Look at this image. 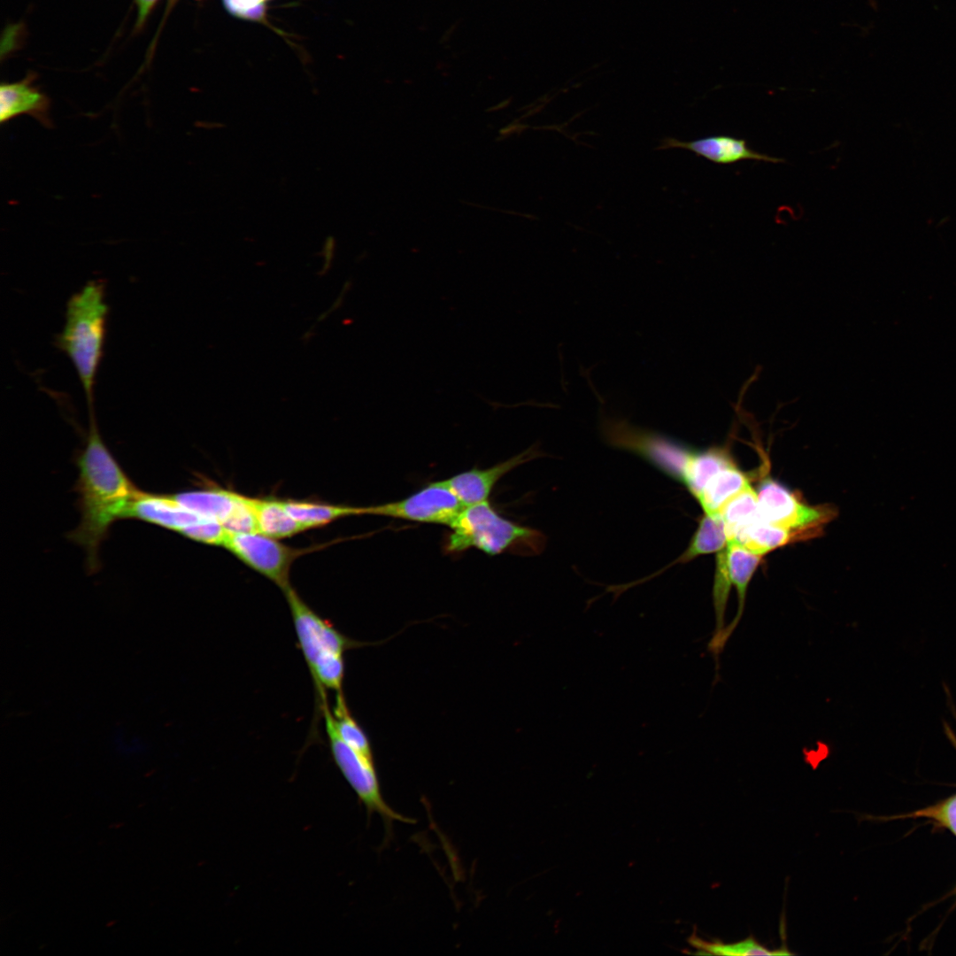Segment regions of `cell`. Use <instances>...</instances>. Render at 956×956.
<instances>
[{
  "label": "cell",
  "mask_w": 956,
  "mask_h": 956,
  "mask_svg": "<svg viewBox=\"0 0 956 956\" xmlns=\"http://www.w3.org/2000/svg\"><path fill=\"white\" fill-rule=\"evenodd\" d=\"M690 944L699 950V953L729 956L745 955H791L786 946L770 951L768 948L759 944L752 936L744 940L733 944H723L721 941H706L696 934L689 938Z\"/></svg>",
  "instance_id": "22"
},
{
  "label": "cell",
  "mask_w": 956,
  "mask_h": 956,
  "mask_svg": "<svg viewBox=\"0 0 956 956\" xmlns=\"http://www.w3.org/2000/svg\"><path fill=\"white\" fill-rule=\"evenodd\" d=\"M683 149L719 165H732L743 160L780 163L784 160L760 153L750 148L744 139L720 135L692 141L667 137L661 141L659 150Z\"/></svg>",
  "instance_id": "10"
},
{
  "label": "cell",
  "mask_w": 956,
  "mask_h": 956,
  "mask_svg": "<svg viewBox=\"0 0 956 956\" xmlns=\"http://www.w3.org/2000/svg\"><path fill=\"white\" fill-rule=\"evenodd\" d=\"M332 721L335 731L348 745L362 754L374 758L370 740L349 710L343 692H335Z\"/></svg>",
  "instance_id": "21"
},
{
  "label": "cell",
  "mask_w": 956,
  "mask_h": 956,
  "mask_svg": "<svg viewBox=\"0 0 956 956\" xmlns=\"http://www.w3.org/2000/svg\"><path fill=\"white\" fill-rule=\"evenodd\" d=\"M905 817H925L934 820L956 836V795L936 806L918 810Z\"/></svg>",
  "instance_id": "25"
},
{
  "label": "cell",
  "mask_w": 956,
  "mask_h": 956,
  "mask_svg": "<svg viewBox=\"0 0 956 956\" xmlns=\"http://www.w3.org/2000/svg\"><path fill=\"white\" fill-rule=\"evenodd\" d=\"M725 557L730 582L737 592L738 605L735 617L723 630V648L743 616L747 589L762 556L752 552L736 541H729L725 547Z\"/></svg>",
  "instance_id": "12"
},
{
  "label": "cell",
  "mask_w": 956,
  "mask_h": 956,
  "mask_svg": "<svg viewBox=\"0 0 956 956\" xmlns=\"http://www.w3.org/2000/svg\"><path fill=\"white\" fill-rule=\"evenodd\" d=\"M226 8L233 15L249 19H259L265 12L268 0H223Z\"/></svg>",
  "instance_id": "26"
},
{
  "label": "cell",
  "mask_w": 956,
  "mask_h": 956,
  "mask_svg": "<svg viewBox=\"0 0 956 956\" xmlns=\"http://www.w3.org/2000/svg\"><path fill=\"white\" fill-rule=\"evenodd\" d=\"M258 533L278 539L305 530L288 512L284 501L254 498Z\"/></svg>",
  "instance_id": "18"
},
{
  "label": "cell",
  "mask_w": 956,
  "mask_h": 956,
  "mask_svg": "<svg viewBox=\"0 0 956 956\" xmlns=\"http://www.w3.org/2000/svg\"><path fill=\"white\" fill-rule=\"evenodd\" d=\"M49 101L43 94L27 81L2 84L0 87V122H7L27 114L48 120Z\"/></svg>",
  "instance_id": "13"
},
{
  "label": "cell",
  "mask_w": 956,
  "mask_h": 956,
  "mask_svg": "<svg viewBox=\"0 0 956 956\" xmlns=\"http://www.w3.org/2000/svg\"><path fill=\"white\" fill-rule=\"evenodd\" d=\"M182 536L208 545L224 546L228 532L223 525L214 520L202 518L184 528Z\"/></svg>",
  "instance_id": "24"
},
{
  "label": "cell",
  "mask_w": 956,
  "mask_h": 956,
  "mask_svg": "<svg viewBox=\"0 0 956 956\" xmlns=\"http://www.w3.org/2000/svg\"><path fill=\"white\" fill-rule=\"evenodd\" d=\"M172 495L184 508L222 524L234 510L240 494L223 489H204Z\"/></svg>",
  "instance_id": "14"
},
{
  "label": "cell",
  "mask_w": 956,
  "mask_h": 956,
  "mask_svg": "<svg viewBox=\"0 0 956 956\" xmlns=\"http://www.w3.org/2000/svg\"><path fill=\"white\" fill-rule=\"evenodd\" d=\"M319 702L332 758L346 782L366 808L368 814L376 813L389 824L393 821H410L409 819L391 809L385 802L382 795L374 758H369L348 745L335 731L327 694L320 697Z\"/></svg>",
  "instance_id": "5"
},
{
  "label": "cell",
  "mask_w": 956,
  "mask_h": 956,
  "mask_svg": "<svg viewBox=\"0 0 956 956\" xmlns=\"http://www.w3.org/2000/svg\"><path fill=\"white\" fill-rule=\"evenodd\" d=\"M284 504L290 515L305 530L343 517L362 514V507L292 500L284 501Z\"/></svg>",
  "instance_id": "20"
},
{
  "label": "cell",
  "mask_w": 956,
  "mask_h": 956,
  "mask_svg": "<svg viewBox=\"0 0 956 956\" xmlns=\"http://www.w3.org/2000/svg\"><path fill=\"white\" fill-rule=\"evenodd\" d=\"M803 532L788 529L761 518L744 528L734 540L753 553L763 556L783 545L808 539Z\"/></svg>",
  "instance_id": "16"
},
{
  "label": "cell",
  "mask_w": 956,
  "mask_h": 956,
  "mask_svg": "<svg viewBox=\"0 0 956 956\" xmlns=\"http://www.w3.org/2000/svg\"><path fill=\"white\" fill-rule=\"evenodd\" d=\"M465 506L442 481L397 501L362 507V514L450 526Z\"/></svg>",
  "instance_id": "7"
},
{
  "label": "cell",
  "mask_w": 956,
  "mask_h": 956,
  "mask_svg": "<svg viewBox=\"0 0 956 956\" xmlns=\"http://www.w3.org/2000/svg\"><path fill=\"white\" fill-rule=\"evenodd\" d=\"M538 452L530 448L488 468H472L457 474L442 482L460 500L464 506L487 501L496 483L508 472L533 459Z\"/></svg>",
  "instance_id": "9"
},
{
  "label": "cell",
  "mask_w": 956,
  "mask_h": 956,
  "mask_svg": "<svg viewBox=\"0 0 956 956\" xmlns=\"http://www.w3.org/2000/svg\"><path fill=\"white\" fill-rule=\"evenodd\" d=\"M223 547L282 591L290 586L292 563L303 553L258 532L229 533Z\"/></svg>",
  "instance_id": "8"
},
{
  "label": "cell",
  "mask_w": 956,
  "mask_h": 956,
  "mask_svg": "<svg viewBox=\"0 0 956 956\" xmlns=\"http://www.w3.org/2000/svg\"><path fill=\"white\" fill-rule=\"evenodd\" d=\"M143 520L178 533L204 518L181 505L172 494L137 490L126 519Z\"/></svg>",
  "instance_id": "11"
},
{
  "label": "cell",
  "mask_w": 956,
  "mask_h": 956,
  "mask_svg": "<svg viewBox=\"0 0 956 956\" xmlns=\"http://www.w3.org/2000/svg\"><path fill=\"white\" fill-rule=\"evenodd\" d=\"M157 0H136L138 7L137 25H142Z\"/></svg>",
  "instance_id": "27"
},
{
  "label": "cell",
  "mask_w": 956,
  "mask_h": 956,
  "mask_svg": "<svg viewBox=\"0 0 956 956\" xmlns=\"http://www.w3.org/2000/svg\"><path fill=\"white\" fill-rule=\"evenodd\" d=\"M222 525L228 533L258 532L254 498L239 495L234 510Z\"/></svg>",
  "instance_id": "23"
},
{
  "label": "cell",
  "mask_w": 956,
  "mask_h": 956,
  "mask_svg": "<svg viewBox=\"0 0 956 956\" xmlns=\"http://www.w3.org/2000/svg\"><path fill=\"white\" fill-rule=\"evenodd\" d=\"M726 528L729 541L747 526L760 518L756 490L751 485L731 497L720 509Z\"/></svg>",
  "instance_id": "19"
},
{
  "label": "cell",
  "mask_w": 956,
  "mask_h": 956,
  "mask_svg": "<svg viewBox=\"0 0 956 956\" xmlns=\"http://www.w3.org/2000/svg\"><path fill=\"white\" fill-rule=\"evenodd\" d=\"M283 593L289 607L298 646L317 693L321 690L342 691L344 652L370 644L341 633L333 623L313 611L291 585Z\"/></svg>",
  "instance_id": "3"
},
{
  "label": "cell",
  "mask_w": 956,
  "mask_h": 956,
  "mask_svg": "<svg viewBox=\"0 0 956 956\" xmlns=\"http://www.w3.org/2000/svg\"><path fill=\"white\" fill-rule=\"evenodd\" d=\"M729 543L725 524L717 513H704L686 550L670 565L686 563L698 556L718 553Z\"/></svg>",
  "instance_id": "17"
},
{
  "label": "cell",
  "mask_w": 956,
  "mask_h": 956,
  "mask_svg": "<svg viewBox=\"0 0 956 956\" xmlns=\"http://www.w3.org/2000/svg\"><path fill=\"white\" fill-rule=\"evenodd\" d=\"M449 527L451 532L445 543L448 553L476 548L489 555H536L545 546L542 532L503 518L488 500L465 506Z\"/></svg>",
  "instance_id": "4"
},
{
  "label": "cell",
  "mask_w": 956,
  "mask_h": 956,
  "mask_svg": "<svg viewBox=\"0 0 956 956\" xmlns=\"http://www.w3.org/2000/svg\"><path fill=\"white\" fill-rule=\"evenodd\" d=\"M756 493L763 520L803 532L809 538L818 536L822 527L836 516V510L830 505H810L771 477L760 481Z\"/></svg>",
  "instance_id": "6"
},
{
  "label": "cell",
  "mask_w": 956,
  "mask_h": 956,
  "mask_svg": "<svg viewBox=\"0 0 956 956\" xmlns=\"http://www.w3.org/2000/svg\"><path fill=\"white\" fill-rule=\"evenodd\" d=\"M108 312L104 283L100 281L86 283L67 301L65 323L56 338L57 347L68 357L77 373L89 409L93 408Z\"/></svg>",
  "instance_id": "2"
},
{
  "label": "cell",
  "mask_w": 956,
  "mask_h": 956,
  "mask_svg": "<svg viewBox=\"0 0 956 956\" xmlns=\"http://www.w3.org/2000/svg\"><path fill=\"white\" fill-rule=\"evenodd\" d=\"M89 409L84 448L76 463V491L81 520L69 538L86 552L87 567L98 569L99 551L111 526L125 519L138 490L104 444Z\"/></svg>",
  "instance_id": "1"
},
{
  "label": "cell",
  "mask_w": 956,
  "mask_h": 956,
  "mask_svg": "<svg viewBox=\"0 0 956 956\" xmlns=\"http://www.w3.org/2000/svg\"><path fill=\"white\" fill-rule=\"evenodd\" d=\"M749 485L747 475L733 462L716 473L695 499L704 513H717L727 501Z\"/></svg>",
  "instance_id": "15"
}]
</instances>
